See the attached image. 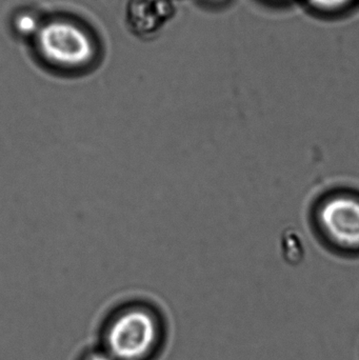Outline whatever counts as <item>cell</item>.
I'll return each instance as SVG.
<instances>
[{"instance_id": "obj_4", "label": "cell", "mask_w": 359, "mask_h": 360, "mask_svg": "<svg viewBox=\"0 0 359 360\" xmlns=\"http://www.w3.org/2000/svg\"><path fill=\"white\" fill-rule=\"evenodd\" d=\"M41 25H38L37 18L32 14L19 15L16 20V27L22 35L37 34Z\"/></svg>"}, {"instance_id": "obj_1", "label": "cell", "mask_w": 359, "mask_h": 360, "mask_svg": "<svg viewBox=\"0 0 359 360\" xmlns=\"http://www.w3.org/2000/svg\"><path fill=\"white\" fill-rule=\"evenodd\" d=\"M159 334V323L151 311L126 309L107 327L105 351L115 360H143L156 348Z\"/></svg>"}, {"instance_id": "obj_7", "label": "cell", "mask_w": 359, "mask_h": 360, "mask_svg": "<svg viewBox=\"0 0 359 360\" xmlns=\"http://www.w3.org/2000/svg\"><path fill=\"white\" fill-rule=\"evenodd\" d=\"M207 1L211 2V4H223V2L227 1V0H207Z\"/></svg>"}, {"instance_id": "obj_2", "label": "cell", "mask_w": 359, "mask_h": 360, "mask_svg": "<svg viewBox=\"0 0 359 360\" xmlns=\"http://www.w3.org/2000/svg\"><path fill=\"white\" fill-rule=\"evenodd\" d=\"M38 50L46 60L65 69H78L95 56V46L86 30L63 19L48 21L36 34Z\"/></svg>"}, {"instance_id": "obj_3", "label": "cell", "mask_w": 359, "mask_h": 360, "mask_svg": "<svg viewBox=\"0 0 359 360\" xmlns=\"http://www.w3.org/2000/svg\"><path fill=\"white\" fill-rule=\"evenodd\" d=\"M318 220L331 241L347 250L359 249V198L339 194L327 199Z\"/></svg>"}, {"instance_id": "obj_5", "label": "cell", "mask_w": 359, "mask_h": 360, "mask_svg": "<svg viewBox=\"0 0 359 360\" xmlns=\"http://www.w3.org/2000/svg\"><path fill=\"white\" fill-rule=\"evenodd\" d=\"M353 0H308L310 4L316 10L322 12H334L347 6Z\"/></svg>"}, {"instance_id": "obj_6", "label": "cell", "mask_w": 359, "mask_h": 360, "mask_svg": "<svg viewBox=\"0 0 359 360\" xmlns=\"http://www.w3.org/2000/svg\"><path fill=\"white\" fill-rule=\"evenodd\" d=\"M84 360H115L107 351H103V352H95L92 353V354L89 355Z\"/></svg>"}]
</instances>
